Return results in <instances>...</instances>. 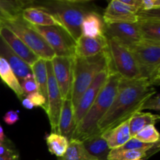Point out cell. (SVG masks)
Listing matches in <instances>:
<instances>
[{"mask_svg":"<svg viewBox=\"0 0 160 160\" xmlns=\"http://www.w3.org/2000/svg\"><path fill=\"white\" fill-rule=\"evenodd\" d=\"M156 93V89L144 78H120L117 95L109 110L98 124V134H103L129 120L136 112H142L145 102Z\"/></svg>","mask_w":160,"mask_h":160,"instance_id":"1","label":"cell"},{"mask_svg":"<svg viewBox=\"0 0 160 160\" xmlns=\"http://www.w3.org/2000/svg\"><path fill=\"white\" fill-rule=\"evenodd\" d=\"M51 13L70 34L75 42L81 36V23L84 17L97 8L91 1L81 0H48L32 2Z\"/></svg>","mask_w":160,"mask_h":160,"instance_id":"2","label":"cell"},{"mask_svg":"<svg viewBox=\"0 0 160 160\" xmlns=\"http://www.w3.org/2000/svg\"><path fill=\"white\" fill-rule=\"evenodd\" d=\"M121 77L116 73H109L101 92L86 115L76 128L73 138L81 142L98 134V124L110 108L118 91Z\"/></svg>","mask_w":160,"mask_h":160,"instance_id":"3","label":"cell"},{"mask_svg":"<svg viewBox=\"0 0 160 160\" xmlns=\"http://www.w3.org/2000/svg\"><path fill=\"white\" fill-rule=\"evenodd\" d=\"M107 67L108 56L106 50L92 57L73 56L71 101L74 109L80 98L91 85L97 74L107 69Z\"/></svg>","mask_w":160,"mask_h":160,"instance_id":"4","label":"cell"},{"mask_svg":"<svg viewBox=\"0 0 160 160\" xmlns=\"http://www.w3.org/2000/svg\"><path fill=\"white\" fill-rule=\"evenodd\" d=\"M108 73H116L122 78H142L138 65L129 48L113 38H107Z\"/></svg>","mask_w":160,"mask_h":160,"instance_id":"5","label":"cell"},{"mask_svg":"<svg viewBox=\"0 0 160 160\" xmlns=\"http://www.w3.org/2000/svg\"><path fill=\"white\" fill-rule=\"evenodd\" d=\"M138 65L142 78L150 85L160 84V44L142 41L129 48Z\"/></svg>","mask_w":160,"mask_h":160,"instance_id":"6","label":"cell"},{"mask_svg":"<svg viewBox=\"0 0 160 160\" xmlns=\"http://www.w3.org/2000/svg\"><path fill=\"white\" fill-rule=\"evenodd\" d=\"M2 27H6L12 31L40 59L51 61L56 56L53 50L50 48L45 39L34 31L22 17L6 22Z\"/></svg>","mask_w":160,"mask_h":160,"instance_id":"7","label":"cell"},{"mask_svg":"<svg viewBox=\"0 0 160 160\" xmlns=\"http://www.w3.org/2000/svg\"><path fill=\"white\" fill-rule=\"evenodd\" d=\"M31 25V24H30ZM53 50L56 56L73 57L75 56L76 42L62 27H38L31 25Z\"/></svg>","mask_w":160,"mask_h":160,"instance_id":"8","label":"cell"},{"mask_svg":"<svg viewBox=\"0 0 160 160\" xmlns=\"http://www.w3.org/2000/svg\"><path fill=\"white\" fill-rule=\"evenodd\" d=\"M48 85H47V100L45 111L49 120L52 132L57 133L58 123L62 109L63 99L61 95L58 84L55 79L51 61H46Z\"/></svg>","mask_w":160,"mask_h":160,"instance_id":"9","label":"cell"},{"mask_svg":"<svg viewBox=\"0 0 160 160\" xmlns=\"http://www.w3.org/2000/svg\"><path fill=\"white\" fill-rule=\"evenodd\" d=\"M51 63L62 99H71L73 56H55L51 60Z\"/></svg>","mask_w":160,"mask_h":160,"instance_id":"10","label":"cell"},{"mask_svg":"<svg viewBox=\"0 0 160 160\" xmlns=\"http://www.w3.org/2000/svg\"><path fill=\"white\" fill-rule=\"evenodd\" d=\"M137 17L142 41L160 44V9L139 10Z\"/></svg>","mask_w":160,"mask_h":160,"instance_id":"11","label":"cell"},{"mask_svg":"<svg viewBox=\"0 0 160 160\" xmlns=\"http://www.w3.org/2000/svg\"><path fill=\"white\" fill-rule=\"evenodd\" d=\"M109 73L108 70H103L100 73L97 74L94 81L91 84V85L88 88L87 90L84 92L81 98H80L76 108H75L74 118H75V125L76 128L79 124L86 113L88 112V109H90L92 105L96 99L98 94L101 92L103 85L107 80Z\"/></svg>","mask_w":160,"mask_h":160,"instance_id":"12","label":"cell"},{"mask_svg":"<svg viewBox=\"0 0 160 160\" xmlns=\"http://www.w3.org/2000/svg\"><path fill=\"white\" fill-rule=\"evenodd\" d=\"M138 10L122 0H112L104 10L102 18L106 24L135 23L138 21Z\"/></svg>","mask_w":160,"mask_h":160,"instance_id":"13","label":"cell"},{"mask_svg":"<svg viewBox=\"0 0 160 160\" xmlns=\"http://www.w3.org/2000/svg\"><path fill=\"white\" fill-rule=\"evenodd\" d=\"M105 36L106 38L116 39L128 48H131L142 41L136 23L106 24Z\"/></svg>","mask_w":160,"mask_h":160,"instance_id":"14","label":"cell"},{"mask_svg":"<svg viewBox=\"0 0 160 160\" xmlns=\"http://www.w3.org/2000/svg\"><path fill=\"white\" fill-rule=\"evenodd\" d=\"M0 36L9 45L12 51L30 67H31L38 59H40L17 35L6 27H2L1 28Z\"/></svg>","mask_w":160,"mask_h":160,"instance_id":"15","label":"cell"},{"mask_svg":"<svg viewBox=\"0 0 160 160\" xmlns=\"http://www.w3.org/2000/svg\"><path fill=\"white\" fill-rule=\"evenodd\" d=\"M0 57L3 58L7 62L14 74L21 82L28 75L31 74V68L22 59L12 51L9 45L6 43L2 38L0 36Z\"/></svg>","mask_w":160,"mask_h":160,"instance_id":"16","label":"cell"},{"mask_svg":"<svg viewBox=\"0 0 160 160\" xmlns=\"http://www.w3.org/2000/svg\"><path fill=\"white\" fill-rule=\"evenodd\" d=\"M107 48V38L106 36L99 38H88L82 36L76 42L75 56L88 58L97 56Z\"/></svg>","mask_w":160,"mask_h":160,"instance_id":"17","label":"cell"},{"mask_svg":"<svg viewBox=\"0 0 160 160\" xmlns=\"http://www.w3.org/2000/svg\"><path fill=\"white\" fill-rule=\"evenodd\" d=\"M21 17L27 23L33 26L62 27L61 23L46 10L37 6H28L22 11Z\"/></svg>","mask_w":160,"mask_h":160,"instance_id":"18","label":"cell"},{"mask_svg":"<svg viewBox=\"0 0 160 160\" xmlns=\"http://www.w3.org/2000/svg\"><path fill=\"white\" fill-rule=\"evenodd\" d=\"M74 112L75 109L71 99L63 100L58 123L57 133L67 138L69 141L72 139L76 130Z\"/></svg>","mask_w":160,"mask_h":160,"instance_id":"19","label":"cell"},{"mask_svg":"<svg viewBox=\"0 0 160 160\" xmlns=\"http://www.w3.org/2000/svg\"><path fill=\"white\" fill-rule=\"evenodd\" d=\"M33 1L23 0H0V26L21 17L22 11L32 6Z\"/></svg>","mask_w":160,"mask_h":160,"instance_id":"20","label":"cell"},{"mask_svg":"<svg viewBox=\"0 0 160 160\" xmlns=\"http://www.w3.org/2000/svg\"><path fill=\"white\" fill-rule=\"evenodd\" d=\"M130 119L102 134L110 149L123 146L131 138L129 128Z\"/></svg>","mask_w":160,"mask_h":160,"instance_id":"21","label":"cell"},{"mask_svg":"<svg viewBox=\"0 0 160 160\" xmlns=\"http://www.w3.org/2000/svg\"><path fill=\"white\" fill-rule=\"evenodd\" d=\"M105 28L102 17L98 12H92L84 17L81 23V35L88 38L105 36Z\"/></svg>","mask_w":160,"mask_h":160,"instance_id":"22","label":"cell"},{"mask_svg":"<svg viewBox=\"0 0 160 160\" xmlns=\"http://www.w3.org/2000/svg\"><path fill=\"white\" fill-rule=\"evenodd\" d=\"M87 151L98 160H107L110 152L106 139L102 134H96L82 141Z\"/></svg>","mask_w":160,"mask_h":160,"instance_id":"23","label":"cell"},{"mask_svg":"<svg viewBox=\"0 0 160 160\" xmlns=\"http://www.w3.org/2000/svg\"><path fill=\"white\" fill-rule=\"evenodd\" d=\"M159 151V143L149 151L147 150H121L111 149L107 160H134L145 159Z\"/></svg>","mask_w":160,"mask_h":160,"instance_id":"24","label":"cell"},{"mask_svg":"<svg viewBox=\"0 0 160 160\" xmlns=\"http://www.w3.org/2000/svg\"><path fill=\"white\" fill-rule=\"evenodd\" d=\"M160 117L158 114L151 112H138L130 119L129 128L131 138H134L142 129L149 125H155L159 123Z\"/></svg>","mask_w":160,"mask_h":160,"instance_id":"25","label":"cell"},{"mask_svg":"<svg viewBox=\"0 0 160 160\" xmlns=\"http://www.w3.org/2000/svg\"><path fill=\"white\" fill-rule=\"evenodd\" d=\"M0 78L16 94L17 98L22 101L24 96L20 82L7 62L2 57H0Z\"/></svg>","mask_w":160,"mask_h":160,"instance_id":"26","label":"cell"},{"mask_svg":"<svg viewBox=\"0 0 160 160\" xmlns=\"http://www.w3.org/2000/svg\"><path fill=\"white\" fill-rule=\"evenodd\" d=\"M57 160H98L84 148L83 142L77 139H70L67 151Z\"/></svg>","mask_w":160,"mask_h":160,"instance_id":"27","label":"cell"},{"mask_svg":"<svg viewBox=\"0 0 160 160\" xmlns=\"http://www.w3.org/2000/svg\"><path fill=\"white\" fill-rule=\"evenodd\" d=\"M32 74L37 82L38 92L47 100V85H48V75H47L46 60L38 59L31 67Z\"/></svg>","mask_w":160,"mask_h":160,"instance_id":"28","label":"cell"},{"mask_svg":"<svg viewBox=\"0 0 160 160\" xmlns=\"http://www.w3.org/2000/svg\"><path fill=\"white\" fill-rule=\"evenodd\" d=\"M45 141L49 152L57 158H60L63 156L69 145L68 139L59 133L52 132L46 136Z\"/></svg>","mask_w":160,"mask_h":160,"instance_id":"29","label":"cell"},{"mask_svg":"<svg viewBox=\"0 0 160 160\" xmlns=\"http://www.w3.org/2000/svg\"><path fill=\"white\" fill-rule=\"evenodd\" d=\"M159 133L155 125H149L138 133L134 138L144 143H156L159 142Z\"/></svg>","mask_w":160,"mask_h":160,"instance_id":"30","label":"cell"},{"mask_svg":"<svg viewBox=\"0 0 160 160\" xmlns=\"http://www.w3.org/2000/svg\"><path fill=\"white\" fill-rule=\"evenodd\" d=\"M159 143V142H156V143H144V142H140V141L132 138L128 142H126L123 146L118 148L121 150H147V151H149Z\"/></svg>","mask_w":160,"mask_h":160,"instance_id":"31","label":"cell"},{"mask_svg":"<svg viewBox=\"0 0 160 160\" xmlns=\"http://www.w3.org/2000/svg\"><path fill=\"white\" fill-rule=\"evenodd\" d=\"M20 87H21L22 92H23V96L26 97L31 94L38 92V88L37 82L34 79L33 74L28 75L23 81L20 82Z\"/></svg>","mask_w":160,"mask_h":160,"instance_id":"32","label":"cell"},{"mask_svg":"<svg viewBox=\"0 0 160 160\" xmlns=\"http://www.w3.org/2000/svg\"><path fill=\"white\" fill-rule=\"evenodd\" d=\"M18 152L15 145L9 138L5 142H0V156H6Z\"/></svg>","mask_w":160,"mask_h":160,"instance_id":"33","label":"cell"},{"mask_svg":"<svg viewBox=\"0 0 160 160\" xmlns=\"http://www.w3.org/2000/svg\"><path fill=\"white\" fill-rule=\"evenodd\" d=\"M145 109H152V110L159 111L160 109V98L159 94L152 95L148 98L142 107V112Z\"/></svg>","mask_w":160,"mask_h":160,"instance_id":"34","label":"cell"},{"mask_svg":"<svg viewBox=\"0 0 160 160\" xmlns=\"http://www.w3.org/2000/svg\"><path fill=\"white\" fill-rule=\"evenodd\" d=\"M26 97L32 102L34 107H41L45 110V106H46V100L44 98L43 95H41L39 92L31 94Z\"/></svg>","mask_w":160,"mask_h":160,"instance_id":"35","label":"cell"},{"mask_svg":"<svg viewBox=\"0 0 160 160\" xmlns=\"http://www.w3.org/2000/svg\"><path fill=\"white\" fill-rule=\"evenodd\" d=\"M160 9L159 0H142L139 10H153Z\"/></svg>","mask_w":160,"mask_h":160,"instance_id":"36","label":"cell"},{"mask_svg":"<svg viewBox=\"0 0 160 160\" xmlns=\"http://www.w3.org/2000/svg\"><path fill=\"white\" fill-rule=\"evenodd\" d=\"M18 111L9 110L6 112V114L3 117V120L7 125H13L20 120V117L18 115Z\"/></svg>","mask_w":160,"mask_h":160,"instance_id":"37","label":"cell"},{"mask_svg":"<svg viewBox=\"0 0 160 160\" xmlns=\"http://www.w3.org/2000/svg\"><path fill=\"white\" fill-rule=\"evenodd\" d=\"M19 159H20L19 152L12 153V154L9 155V156H0V160H19Z\"/></svg>","mask_w":160,"mask_h":160,"instance_id":"38","label":"cell"},{"mask_svg":"<svg viewBox=\"0 0 160 160\" xmlns=\"http://www.w3.org/2000/svg\"><path fill=\"white\" fill-rule=\"evenodd\" d=\"M21 103H22V106L27 109H32L34 107V105L32 104V102H31L30 101L27 97H24V98L22 99Z\"/></svg>","mask_w":160,"mask_h":160,"instance_id":"39","label":"cell"},{"mask_svg":"<svg viewBox=\"0 0 160 160\" xmlns=\"http://www.w3.org/2000/svg\"><path fill=\"white\" fill-rule=\"evenodd\" d=\"M6 139H7V138L5 135L2 128V126L0 125V142H5Z\"/></svg>","mask_w":160,"mask_h":160,"instance_id":"40","label":"cell"},{"mask_svg":"<svg viewBox=\"0 0 160 160\" xmlns=\"http://www.w3.org/2000/svg\"><path fill=\"white\" fill-rule=\"evenodd\" d=\"M2 28V26H0V31H1V28Z\"/></svg>","mask_w":160,"mask_h":160,"instance_id":"41","label":"cell"},{"mask_svg":"<svg viewBox=\"0 0 160 160\" xmlns=\"http://www.w3.org/2000/svg\"><path fill=\"white\" fill-rule=\"evenodd\" d=\"M134 160H143V159H134Z\"/></svg>","mask_w":160,"mask_h":160,"instance_id":"42","label":"cell"}]
</instances>
